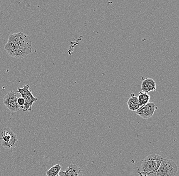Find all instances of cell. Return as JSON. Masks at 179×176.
Masks as SVG:
<instances>
[{
  "instance_id": "cell-10",
  "label": "cell",
  "mask_w": 179,
  "mask_h": 176,
  "mask_svg": "<svg viewBox=\"0 0 179 176\" xmlns=\"http://www.w3.org/2000/svg\"><path fill=\"white\" fill-rule=\"evenodd\" d=\"M18 144L17 136L13 132H11V138L8 142L1 141V146L5 149L12 150L15 148Z\"/></svg>"
},
{
  "instance_id": "cell-15",
  "label": "cell",
  "mask_w": 179,
  "mask_h": 176,
  "mask_svg": "<svg viewBox=\"0 0 179 176\" xmlns=\"http://www.w3.org/2000/svg\"><path fill=\"white\" fill-rule=\"evenodd\" d=\"M25 100L22 97L17 98V104L20 107L23 106L25 104Z\"/></svg>"
},
{
  "instance_id": "cell-5",
  "label": "cell",
  "mask_w": 179,
  "mask_h": 176,
  "mask_svg": "<svg viewBox=\"0 0 179 176\" xmlns=\"http://www.w3.org/2000/svg\"><path fill=\"white\" fill-rule=\"evenodd\" d=\"M3 104L11 112H17L21 109L17 104V93L11 90L8 92L3 99Z\"/></svg>"
},
{
  "instance_id": "cell-6",
  "label": "cell",
  "mask_w": 179,
  "mask_h": 176,
  "mask_svg": "<svg viewBox=\"0 0 179 176\" xmlns=\"http://www.w3.org/2000/svg\"><path fill=\"white\" fill-rule=\"evenodd\" d=\"M157 107L153 102H149L142 106L140 107L136 111V113L142 119H149L153 116Z\"/></svg>"
},
{
  "instance_id": "cell-8",
  "label": "cell",
  "mask_w": 179,
  "mask_h": 176,
  "mask_svg": "<svg viewBox=\"0 0 179 176\" xmlns=\"http://www.w3.org/2000/svg\"><path fill=\"white\" fill-rule=\"evenodd\" d=\"M82 173V170L81 168L76 164H71L66 169L65 171H60L58 175L60 176H77Z\"/></svg>"
},
{
  "instance_id": "cell-17",
  "label": "cell",
  "mask_w": 179,
  "mask_h": 176,
  "mask_svg": "<svg viewBox=\"0 0 179 176\" xmlns=\"http://www.w3.org/2000/svg\"><path fill=\"white\" fill-rule=\"evenodd\" d=\"M59 176V175H57V176Z\"/></svg>"
},
{
  "instance_id": "cell-16",
  "label": "cell",
  "mask_w": 179,
  "mask_h": 176,
  "mask_svg": "<svg viewBox=\"0 0 179 176\" xmlns=\"http://www.w3.org/2000/svg\"><path fill=\"white\" fill-rule=\"evenodd\" d=\"M82 176V173L81 174H79V175H78V176Z\"/></svg>"
},
{
  "instance_id": "cell-7",
  "label": "cell",
  "mask_w": 179,
  "mask_h": 176,
  "mask_svg": "<svg viewBox=\"0 0 179 176\" xmlns=\"http://www.w3.org/2000/svg\"><path fill=\"white\" fill-rule=\"evenodd\" d=\"M31 48H25L17 47L7 52L10 56L17 59H22L26 57L32 52Z\"/></svg>"
},
{
  "instance_id": "cell-12",
  "label": "cell",
  "mask_w": 179,
  "mask_h": 176,
  "mask_svg": "<svg viewBox=\"0 0 179 176\" xmlns=\"http://www.w3.org/2000/svg\"><path fill=\"white\" fill-rule=\"evenodd\" d=\"M150 96L148 94V93L142 92H140L139 95L137 97L140 107L148 103L150 100Z\"/></svg>"
},
{
  "instance_id": "cell-3",
  "label": "cell",
  "mask_w": 179,
  "mask_h": 176,
  "mask_svg": "<svg viewBox=\"0 0 179 176\" xmlns=\"http://www.w3.org/2000/svg\"><path fill=\"white\" fill-rule=\"evenodd\" d=\"M178 168L172 160L162 158L155 176H175Z\"/></svg>"
},
{
  "instance_id": "cell-2",
  "label": "cell",
  "mask_w": 179,
  "mask_h": 176,
  "mask_svg": "<svg viewBox=\"0 0 179 176\" xmlns=\"http://www.w3.org/2000/svg\"><path fill=\"white\" fill-rule=\"evenodd\" d=\"M16 93H19L25 100V104L20 107L23 112L31 111L33 104L38 101V98L33 96L29 84L24 85L22 88H17Z\"/></svg>"
},
{
  "instance_id": "cell-4",
  "label": "cell",
  "mask_w": 179,
  "mask_h": 176,
  "mask_svg": "<svg viewBox=\"0 0 179 176\" xmlns=\"http://www.w3.org/2000/svg\"><path fill=\"white\" fill-rule=\"evenodd\" d=\"M8 42L18 47L32 49L30 37L22 32L10 35Z\"/></svg>"
},
{
  "instance_id": "cell-1",
  "label": "cell",
  "mask_w": 179,
  "mask_h": 176,
  "mask_svg": "<svg viewBox=\"0 0 179 176\" xmlns=\"http://www.w3.org/2000/svg\"><path fill=\"white\" fill-rule=\"evenodd\" d=\"M162 156L151 154L142 160L140 176H155L162 161Z\"/></svg>"
},
{
  "instance_id": "cell-14",
  "label": "cell",
  "mask_w": 179,
  "mask_h": 176,
  "mask_svg": "<svg viewBox=\"0 0 179 176\" xmlns=\"http://www.w3.org/2000/svg\"><path fill=\"white\" fill-rule=\"evenodd\" d=\"M12 132V131H11V130L10 128H2L1 130H0V140H2L5 137L7 136L10 135Z\"/></svg>"
},
{
  "instance_id": "cell-13",
  "label": "cell",
  "mask_w": 179,
  "mask_h": 176,
  "mask_svg": "<svg viewBox=\"0 0 179 176\" xmlns=\"http://www.w3.org/2000/svg\"><path fill=\"white\" fill-rule=\"evenodd\" d=\"M61 165L60 164H57L51 167L46 172V175L47 176H56L59 174V172L61 170Z\"/></svg>"
},
{
  "instance_id": "cell-11",
  "label": "cell",
  "mask_w": 179,
  "mask_h": 176,
  "mask_svg": "<svg viewBox=\"0 0 179 176\" xmlns=\"http://www.w3.org/2000/svg\"><path fill=\"white\" fill-rule=\"evenodd\" d=\"M127 105L129 109L132 111H136L140 107V104L138 102L137 97L136 96L130 97L127 102Z\"/></svg>"
},
{
  "instance_id": "cell-9",
  "label": "cell",
  "mask_w": 179,
  "mask_h": 176,
  "mask_svg": "<svg viewBox=\"0 0 179 176\" xmlns=\"http://www.w3.org/2000/svg\"><path fill=\"white\" fill-rule=\"evenodd\" d=\"M142 92L148 93L151 92H155L156 89V82L153 79L146 78L142 81L141 85Z\"/></svg>"
}]
</instances>
